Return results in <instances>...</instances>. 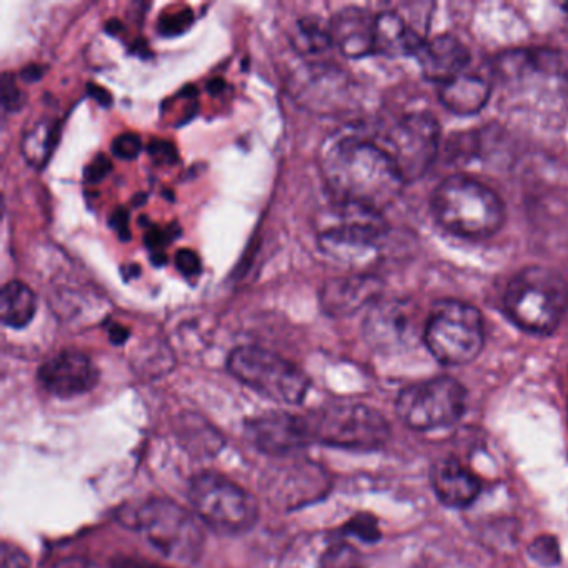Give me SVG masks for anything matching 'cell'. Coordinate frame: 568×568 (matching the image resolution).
I'll use <instances>...</instances> for the list:
<instances>
[{"instance_id": "6da1fadb", "label": "cell", "mask_w": 568, "mask_h": 568, "mask_svg": "<svg viewBox=\"0 0 568 568\" xmlns=\"http://www.w3.org/2000/svg\"><path fill=\"white\" fill-rule=\"evenodd\" d=\"M322 172L337 202L382 212L397 201L405 181L387 149L357 134L338 135L322 154Z\"/></svg>"}, {"instance_id": "7a4b0ae2", "label": "cell", "mask_w": 568, "mask_h": 568, "mask_svg": "<svg viewBox=\"0 0 568 568\" xmlns=\"http://www.w3.org/2000/svg\"><path fill=\"white\" fill-rule=\"evenodd\" d=\"M435 221L448 234L467 241H485L505 224V204L497 192L468 175H450L430 199Z\"/></svg>"}, {"instance_id": "3957f363", "label": "cell", "mask_w": 568, "mask_h": 568, "mask_svg": "<svg viewBox=\"0 0 568 568\" xmlns=\"http://www.w3.org/2000/svg\"><path fill=\"white\" fill-rule=\"evenodd\" d=\"M504 312L527 334H554L568 312V282L554 268H521L505 288Z\"/></svg>"}, {"instance_id": "277c9868", "label": "cell", "mask_w": 568, "mask_h": 568, "mask_svg": "<svg viewBox=\"0 0 568 568\" xmlns=\"http://www.w3.org/2000/svg\"><path fill=\"white\" fill-rule=\"evenodd\" d=\"M387 237L382 212L351 202H335L327 224L318 232V247L338 264L362 267L381 254Z\"/></svg>"}, {"instance_id": "5b68a950", "label": "cell", "mask_w": 568, "mask_h": 568, "mask_svg": "<svg viewBox=\"0 0 568 568\" xmlns=\"http://www.w3.org/2000/svg\"><path fill=\"white\" fill-rule=\"evenodd\" d=\"M424 344L435 361L448 367L470 364L485 344L480 311L467 302L442 298L425 318Z\"/></svg>"}, {"instance_id": "8992f818", "label": "cell", "mask_w": 568, "mask_h": 568, "mask_svg": "<svg viewBox=\"0 0 568 568\" xmlns=\"http://www.w3.org/2000/svg\"><path fill=\"white\" fill-rule=\"evenodd\" d=\"M189 500L201 521L219 534H245L258 520L257 500L217 471H204L192 478Z\"/></svg>"}, {"instance_id": "52a82bcc", "label": "cell", "mask_w": 568, "mask_h": 568, "mask_svg": "<svg viewBox=\"0 0 568 568\" xmlns=\"http://www.w3.org/2000/svg\"><path fill=\"white\" fill-rule=\"evenodd\" d=\"M191 511L169 498H152L135 514V528L165 558L192 565L204 548V531Z\"/></svg>"}, {"instance_id": "ba28073f", "label": "cell", "mask_w": 568, "mask_h": 568, "mask_svg": "<svg viewBox=\"0 0 568 568\" xmlns=\"http://www.w3.org/2000/svg\"><path fill=\"white\" fill-rule=\"evenodd\" d=\"M227 368L242 384L277 404H302L311 388V381L297 365L275 352L254 345L232 351Z\"/></svg>"}, {"instance_id": "9c48e42d", "label": "cell", "mask_w": 568, "mask_h": 568, "mask_svg": "<svg viewBox=\"0 0 568 568\" xmlns=\"http://www.w3.org/2000/svg\"><path fill=\"white\" fill-rule=\"evenodd\" d=\"M307 417L312 440L327 447L375 450L390 437L384 415L364 404H332Z\"/></svg>"}, {"instance_id": "30bf717a", "label": "cell", "mask_w": 568, "mask_h": 568, "mask_svg": "<svg viewBox=\"0 0 568 568\" xmlns=\"http://www.w3.org/2000/svg\"><path fill=\"white\" fill-rule=\"evenodd\" d=\"M467 392L455 378L437 377L408 385L398 394V418L415 432L435 430L460 420Z\"/></svg>"}, {"instance_id": "8fae6325", "label": "cell", "mask_w": 568, "mask_h": 568, "mask_svg": "<svg viewBox=\"0 0 568 568\" xmlns=\"http://www.w3.org/2000/svg\"><path fill=\"white\" fill-rule=\"evenodd\" d=\"M440 145V125L428 112L402 118L387 135V151L397 164L405 184L418 181L434 164Z\"/></svg>"}, {"instance_id": "7c38bea8", "label": "cell", "mask_w": 568, "mask_h": 568, "mask_svg": "<svg viewBox=\"0 0 568 568\" xmlns=\"http://www.w3.org/2000/svg\"><path fill=\"white\" fill-rule=\"evenodd\" d=\"M418 332V308L400 298L375 302L364 322L365 341L382 352L407 347Z\"/></svg>"}, {"instance_id": "4fadbf2b", "label": "cell", "mask_w": 568, "mask_h": 568, "mask_svg": "<svg viewBox=\"0 0 568 568\" xmlns=\"http://www.w3.org/2000/svg\"><path fill=\"white\" fill-rule=\"evenodd\" d=\"M245 434L257 450L274 457L314 444L307 417L291 412H268L251 418L245 424Z\"/></svg>"}, {"instance_id": "5bb4252c", "label": "cell", "mask_w": 568, "mask_h": 568, "mask_svg": "<svg viewBox=\"0 0 568 568\" xmlns=\"http://www.w3.org/2000/svg\"><path fill=\"white\" fill-rule=\"evenodd\" d=\"M498 74L507 81H540L555 91H568V55L550 49L511 51L498 58Z\"/></svg>"}, {"instance_id": "9a60e30c", "label": "cell", "mask_w": 568, "mask_h": 568, "mask_svg": "<svg viewBox=\"0 0 568 568\" xmlns=\"http://www.w3.org/2000/svg\"><path fill=\"white\" fill-rule=\"evenodd\" d=\"M38 378L42 388L54 397L74 398L98 385L99 371L82 352L64 351L41 365Z\"/></svg>"}, {"instance_id": "2e32d148", "label": "cell", "mask_w": 568, "mask_h": 568, "mask_svg": "<svg viewBox=\"0 0 568 568\" xmlns=\"http://www.w3.org/2000/svg\"><path fill=\"white\" fill-rule=\"evenodd\" d=\"M382 281L375 275L355 274L332 278L322 287L321 305L331 317H347L381 301Z\"/></svg>"}, {"instance_id": "e0dca14e", "label": "cell", "mask_w": 568, "mask_h": 568, "mask_svg": "<svg viewBox=\"0 0 568 568\" xmlns=\"http://www.w3.org/2000/svg\"><path fill=\"white\" fill-rule=\"evenodd\" d=\"M414 58L417 59L424 78L440 85L465 74V69L470 64L467 45L450 34L425 41Z\"/></svg>"}, {"instance_id": "ac0fdd59", "label": "cell", "mask_w": 568, "mask_h": 568, "mask_svg": "<svg viewBox=\"0 0 568 568\" xmlns=\"http://www.w3.org/2000/svg\"><path fill=\"white\" fill-rule=\"evenodd\" d=\"M332 42L335 48L351 59L375 54V16L358 8H345L332 19Z\"/></svg>"}, {"instance_id": "d6986e66", "label": "cell", "mask_w": 568, "mask_h": 568, "mask_svg": "<svg viewBox=\"0 0 568 568\" xmlns=\"http://www.w3.org/2000/svg\"><path fill=\"white\" fill-rule=\"evenodd\" d=\"M430 480L438 500L450 508L468 507L481 491L480 480L460 462L452 458L432 465Z\"/></svg>"}, {"instance_id": "ffe728a7", "label": "cell", "mask_w": 568, "mask_h": 568, "mask_svg": "<svg viewBox=\"0 0 568 568\" xmlns=\"http://www.w3.org/2000/svg\"><path fill=\"white\" fill-rule=\"evenodd\" d=\"M374 42L375 54L402 58L417 54L425 39L397 12H382L375 16Z\"/></svg>"}, {"instance_id": "44dd1931", "label": "cell", "mask_w": 568, "mask_h": 568, "mask_svg": "<svg viewBox=\"0 0 568 568\" xmlns=\"http://www.w3.org/2000/svg\"><path fill=\"white\" fill-rule=\"evenodd\" d=\"M491 88L487 79L462 74L445 82L438 91V99L445 109L457 115H474L484 111L490 101Z\"/></svg>"}, {"instance_id": "7402d4cb", "label": "cell", "mask_w": 568, "mask_h": 568, "mask_svg": "<svg viewBox=\"0 0 568 568\" xmlns=\"http://www.w3.org/2000/svg\"><path fill=\"white\" fill-rule=\"evenodd\" d=\"M38 312V298L31 287L11 281L0 292V317L8 327L24 328Z\"/></svg>"}, {"instance_id": "603a6c76", "label": "cell", "mask_w": 568, "mask_h": 568, "mask_svg": "<svg viewBox=\"0 0 568 568\" xmlns=\"http://www.w3.org/2000/svg\"><path fill=\"white\" fill-rule=\"evenodd\" d=\"M292 45L302 54H321L334 45V42H332L331 29L324 28L314 19H302L294 26Z\"/></svg>"}, {"instance_id": "cb8c5ba5", "label": "cell", "mask_w": 568, "mask_h": 568, "mask_svg": "<svg viewBox=\"0 0 568 568\" xmlns=\"http://www.w3.org/2000/svg\"><path fill=\"white\" fill-rule=\"evenodd\" d=\"M182 432H184L182 435H184L185 445L201 452V454L215 455L224 444L221 435L211 425L204 424L202 418L184 422V430Z\"/></svg>"}, {"instance_id": "d4e9b609", "label": "cell", "mask_w": 568, "mask_h": 568, "mask_svg": "<svg viewBox=\"0 0 568 568\" xmlns=\"http://www.w3.org/2000/svg\"><path fill=\"white\" fill-rule=\"evenodd\" d=\"M52 134H55L54 125L48 124V122L38 124L34 131L29 132L24 142L26 158L29 159V162L41 165V162L48 161L52 151Z\"/></svg>"}, {"instance_id": "484cf974", "label": "cell", "mask_w": 568, "mask_h": 568, "mask_svg": "<svg viewBox=\"0 0 568 568\" xmlns=\"http://www.w3.org/2000/svg\"><path fill=\"white\" fill-rule=\"evenodd\" d=\"M527 555L534 564L540 565L544 568L557 567L561 561L560 545L557 538L551 535H541L535 538L527 548Z\"/></svg>"}, {"instance_id": "4316f807", "label": "cell", "mask_w": 568, "mask_h": 568, "mask_svg": "<svg viewBox=\"0 0 568 568\" xmlns=\"http://www.w3.org/2000/svg\"><path fill=\"white\" fill-rule=\"evenodd\" d=\"M345 534L352 537L361 538L362 541L374 544L382 537L381 528H378L377 518L368 514H358L347 521L344 527Z\"/></svg>"}, {"instance_id": "83f0119b", "label": "cell", "mask_w": 568, "mask_h": 568, "mask_svg": "<svg viewBox=\"0 0 568 568\" xmlns=\"http://www.w3.org/2000/svg\"><path fill=\"white\" fill-rule=\"evenodd\" d=\"M112 152L122 161H134L142 152V139L138 134H121L112 142Z\"/></svg>"}, {"instance_id": "f1b7e54d", "label": "cell", "mask_w": 568, "mask_h": 568, "mask_svg": "<svg viewBox=\"0 0 568 568\" xmlns=\"http://www.w3.org/2000/svg\"><path fill=\"white\" fill-rule=\"evenodd\" d=\"M0 567L2 568H31V558L18 545L2 541L0 548Z\"/></svg>"}, {"instance_id": "f546056e", "label": "cell", "mask_w": 568, "mask_h": 568, "mask_svg": "<svg viewBox=\"0 0 568 568\" xmlns=\"http://www.w3.org/2000/svg\"><path fill=\"white\" fill-rule=\"evenodd\" d=\"M24 104V94L21 89L16 85L14 79L11 75L6 74L2 79V108L6 111L14 112L19 111Z\"/></svg>"}, {"instance_id": "4dcf8cb0", "label": "cell", "mask_w": 568, "mask_h": 568, "mask_svg": "<svg viewBox=\"0 0 568 568\" xmlns=\"http://www.w3.org/2000/svg\"><path fill=\"white\" fill-rule=\"evenodd\" d=\"M321 568H361L355 560V551L348 547H338L328 551Z\"/></svg>"}, {"instance_id": "1f68e13d", "label": "cell", "mask_w": 568, "mask_h": 568, "mask_svg": "<svg viewBox=\"0 0 568 568\" xmlns=\"http://www.w3.org/2000/svg\"><path fill=\"white\" fill-rule=\"evenodd\" d=\"M175 265L178 271L181 272L184 277H197L202 272L201 258L195 254L194 251H187V248H181L175 255Z\"/></svg>"}, {"instance_id": "d6a6232c", "label": "cell", "mask_w": 568, "mask_h": 568, "mask_svg": "<svg viewBox=\"0 0 568 568\" xmlns=\"http://www.w3.org/2000/svg\"><path fill=\"white\" fill-rule=\"evenodd\" d=\"M112 164L105 155H98L91 164L85 168V181L89 184H98V182L104 181L111 172Z\"/></svg>"}, {"instance_id": "836d02e7", "label": "cell", "mask_w": 568, "mask_h": 568, "mask_svg": "<svg viewBox=\"0 0 568 568\" xmlns=\"http://www.w3.org/2000/svg\"><path fill=\"white\" fill-rule=\"evenodd\" d=\"M192 16L191 12H182V14L175 16L174 19H165L162 24V32L165 36H178L185 31L189 24H191Z\"/></svg>"}, {"instance_id": "e575fe53", "label": "cell", "mask_w": 568, "mask_h": 568, "mask_svg": "<svg viewBox=\"0 0 568 568\" xmlns=\"http://www.w3.org/2000/svg\"><path fill=\"white\" fill-rule=\"evenodd\" d=\"M109 568H165V567H161V565L154 564V561L145 560V558L125 557V555H121V557H115L114 560L111 561V567H109Z\"/></svg>"}, {"instance_id": "d590c367", "label": "cell", "mask_w": 568, "mask_h": 568, "mask_svg": "<svg viewBox=\"0 0 568 568\" xmlns=\"http://www.w3.org/2000/svg\"><path fill=\"white\" fill-rule=\"evenodd\" d=\"M151 154L162 162H175V149L169 142H154L151 145Z\"/></svg>"}, {"instance_id": "8d00e7d4", "label": "cell", "mask_w": 568, "mask_h": 568, "mask_svg": "<svg viewBox=\"0 0 568 568\" xmlns=\"http://www.w3.org/2000/svg\"><path fill=\"white\" fill-rule=\"evenodd\" d=\"M49 568H99L94 561L89 560L85 557H68L62 558V560L55 561L54 565H51Z\"/></svg>"}, {"instance_id": "74e56055", "label": "cell", "mask_w": 568, "mask_h": 568, "mask_svg": "<svg viewBox=\"0 0 568 568\" xmlns=\"http://www.w3.org/2000/svg\"><path fill=\"white\" fill-rule=\"evenodd\" d=\"M109 337H111L112 344L122 345L129 338V331L122 325H112Z\"/></svg>"}, {"instance_id": "f35d334b", "label": "cell", "mask_w": 568, "mask_h": 568, "mask_svg": "<svg viewBox=\"0 0 568 568\" xmlns=\"http://www.w3.org/2000/svg\"><path fill=\"white\" fill-rule=\"evenodd\" d=\"M21 75L22 79H26V81L36 82L38 79H41L42 72L38 65H32V68H28L26 71H22Z\"/></svg>"}, {"instance_id": "ab89813d", "label": "cell", "mask_w": 568, "mask_h": 568, "mask_svg": "<svg viewBox=\"0 0 568 568\" xmlns=\"http://www.w3.org/2000/svg\"><path fill=\"white\" fill-rule=\"evenodd\" d=\"M118 215H119V219H121V214H119V212H118ZM122 217H124V221H125V222H122V227L125 229V225H128V215H125V212H124V215H122ZM114 227L121 229V222H118V224H114Z\"/></svg>"}]
</instances>
